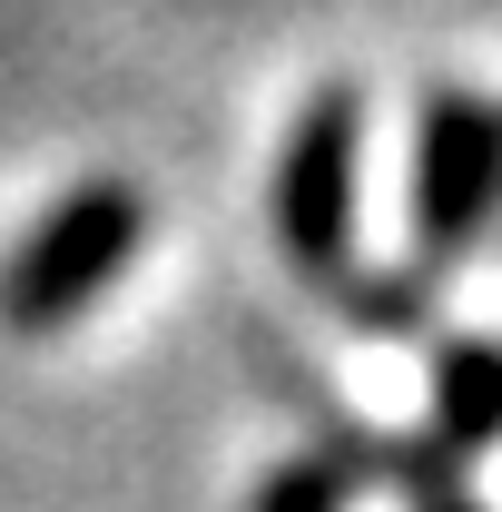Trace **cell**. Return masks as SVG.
<instances>
[{
    "label": "cell",
    "mask_w": 502,
    "mask_h": 512,
    "mask_svg": "<svg viewBox=\"0 0 502 512\" xmlns=\"http://www.w3.org/2000/svg\"><path fill=\"white\" fill-rule=\"evenodd\" d=\"M148 237V207L128 178H89V188H69L20 247L0 266V325L10 335H60L99 306V286L119 276L128 256Z\"/></svg>",
    "instance_id": "1"
},
{
    "label": "cell",
    "mask_w": 502,
    "mask_h": 512,
    "mask_svg": "<svg viewBox=\"0 0 502 512\" xmlns=\"http://www.w3.org/2000/svg\"><path fill=\"white\" fill-rule=\"evenodd\" d=\"M355 148H365V99L355 89H315L296 109L286 168H276V237L286 266L315 286H345V247H355Z\"/></svg>",
    "instance_id": "2"
},
{
    "label": "cell",
    "mask_w": 502,
    "mask_h": 512,
    "mask_svg": "<svg viewBox=\"0 0 502 512\" xmlns=\"http://www.w3.org/2000/svg\"><path fill=\"white\" fill-rule=\"evenodd\" d=\"M493 217H502V109L463 99V89H434L424 128H414V237H424V266L463 256Z\"/></svg>",
    "instance_id": "3"
},
{
    "label": "cell",
    "mask_w": 502,
    "mask_h": 512,
    "mask_svg": "<svg viewBox=\"0 0 502 512\" xmlns=\"http://www.w3.org/2000/svg\"><path fill=\"white\" fill-rule=\"evenodd\" d=\"M483 444H502V345H443L434 355V453L473 463Z\"/></svg>",
    "instance_id": "4"
},
{
    "label": "cell",
    "mask_w": 502,
    "mask_h": 512,
    "mask_svg": "<svg viewBox=\"0 0 502 512\" xmlns=\"http://www.w3.org/2000/svg\"><path fill=\"white\" fill-rule=\"evenodd\" d=\"M355 483H375V444H355V463H296V473H276L256 512H345Z\"/></svg>",
    "instance_id": "5"
},
{
    "label": "cell",
    "mask_w": 502,
    "mask_h": 512,
    "mask_svg": "<svg viewBox=\"0 0 502 512\" xmlns=\"http://www.w3.org/2000/svg\"><path fill=\"white\" fill-rule=\"evenodd\" d=\"M434 306V266H404V276H375V286H345V316L365 335H414Z\"/></svg>",
    "instance_id": "6"
},
{
    "label": "cell",
    "mask_w": 502,
    "mask_h": 512,
    "mask_svg": "<svg viewBox=\"0 0 502 512\" xmlns=\"http://www.w3.org/2000/svg\"><path fill=\"white\" fill-rule=\"evenodd\" d=\"M414 512H473V503H453V493H424V503H414Z\"/></svg>",
    "instance_id": "7"
}]
</instances>
